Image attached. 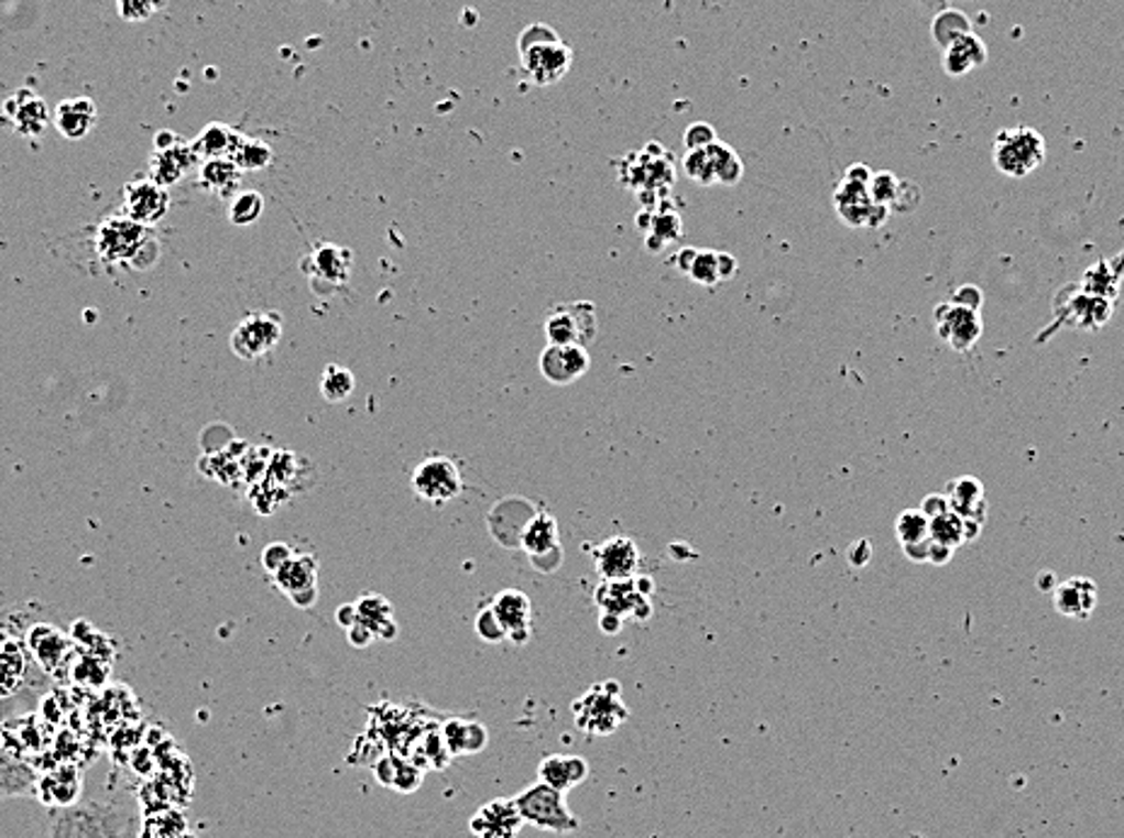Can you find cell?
Masks as SVG:
<instances>
[{"label":"cell","instance_id":"57","mask_svg":"<svg viewBox=\"0 0 1124 838\" xmlns=\"http://www.w3.org/2000/svg\"><path fill=\"white\" fill-rule=\"evenodd\" d=\"M335 3H345V0H335Z\"/></svg>","mask_w":1124,"mask_h":838},{"label":"cell","instance_id":"48","mask_svg":"<svg viewBox=\"0 0 1124 838\" xmlns=\"http://www.w3.org/2000/svg\"><path fill=\"white\" fill-rule=\"evenodd\" d=\"M948 509H950L948 494H928L926 500L921 502V512H924L928 519H934V516H938V514H942V512H948Z\"/></svg>","mask_w":1124,"mask_h":838},{"label":"cell","instance_id":"43","mask_svg":"<svg viewBox=\"0 0 1124 838\" xmlns=\"http://www.w3.org/2000/svg\"><path fill=\"white\" fill-rule=\"evenodd\" d=\"M292 557H294V551L288 543H282V541L270 543L268 548L262 551V567L268 569L270 575H276L288 561H292Z\"/></svg>","mask_w":1124,"mask_h":838},{"label":"cell","instance_id":"44","mask_svg":"<svg viewBox=\"0 0 1124 838\" xmlns=\"http://www.w3.org/2000/svg\"><path fill=\"white\" fill-rule=\"evenodd\" d=\"M117 3L127 20H146L165 0H117Z\"/></svg>","mask_w":1124,"mask_h":838},{"label":"cell","instance_id":"3","mask_svg":"<svg viewBox=\"0 0 1124 838\" xmlns=\"http://www.w3.org/2000/svg\"><path fill=\"white\" fill-rule=\"evenodd\" d=\"M514 803L519 812H522L524 821L536 829L553 834H572L582 827L570 805H567L565 793L555 791V787L541 781L524 787V791L514 797Z\"/></svg>","mask_w":1124,"mask_h":838},{"label":"cell","instance_id":"24","mask_svg":"<svg viewBox=\"0 0 1124 838\" xmlns=\"http://www.w3.org/2000/svg\"><path fill=\"white\" fill-rule=\"evenodd\" d=\"M519 545H522L534 563L538 561V557H548V555L560 557L563 548H560L558 521H555V516L548 512L534 514L528 519V524L524 526L522 536H519Z\"/></svg>","mask_w":1124,"mask_h":838},{"label":"cell","instance_id":"1","mask_svg":"<svg viewBox=\"0 0 1124 838\" xmlns=\"http://www.w3.org/2000/svg\"><path fill=\"white\" fill-rule=\"evenodd\" d=\"M137 809L127 795L86 797L52 809L40 838H137Z\"/></svg>","mask_w":1124,"mask_h":838},{"label":"cell","instance_id":"51","mask_svg":"<svg viewBox=\"0 0 1124 838\" xmlns=\"http://www.w3.org/2000/svg\"><path fill=\"white\" fill-rule=\"evenodd\" d=\"M599 628H601L603 633H607V635L621 633V628H623V618H621V616H615V613H609V611H601V616H599Z\"/></svg>","mask_w":1124,"mask_h":838},{"label":"cell","instance_id":"38","mask_svg":"<svg viewBox=\"0 0 1124 838\" xmlns=\"http://www.w3.org/2000/svg\"><path fill=\"white\" fill-rule=\"evenodd\" d=\"M264 211V199L260 192H240L231 202L228 218L233 226H252Z\"/></svg>","mask_w":1124,"mask_h":838},{"label":"cell","instance_id":"41","mask_svg":"<svg viewBox=\"0 0 1124 838\" xmlns=\"http://www.w3.org/2000/svg\"><path fill=\"white\" fill-rule=\"evenodd\" d=\"M10 112L15 115V124L22 133H40L46 121L44 102L37 97H30L28 105H20V109H10Z\"/></svg>","mask_w":1124,"mask_h":838},{"label":"cell","instance_id":"7","mask_svg":"<svg viewBox=\"0 0 1124 838\" xmlns=\"http://www.w3.org/2000/svg\"><path fill=\"white\" fill-rule=\"evenodd\" d=\"M599 333L597 308L589 301L560 303L546 318L548 345H579L587 347Z\"/></svg>","mask_w":1124,"mask_h":838},{"label":"cell","instance_id":"17","mask_svg":"<svg viewBox=\"0 0 1124 838\" xmlns=\"http://www.w3.org/2000/svg\"><path fill=\"white\" fill-rule=\"evenodd\" d=\"M524 817L519 812L514 797L512 799H492L482 805L473 819H470V831L478 838H516L524 827Z\"/></svg>","mask_w":1124,"mask_h":838},{"label":"cell","instance_id":"42","mask_svg":"<svg viewBox=\"0 0 1124 838\" xmlns=\"http://www.w3.org/2000/svg\"><path fill=\"white\" fill-rule=\"evenodd\" d=\"M476 630H478V635H480V640H485V642H490V645H498V642L506 640V630L502 628V623H500V618H498V616H494V611L490 609V606H488V609H482V611L478 613V621H476Z\"/></svg>","mask_w":1124,"mask_h":838},{"label":"cell","instance_id":"29","mask_svg":"<svg viewBox=\"0 0 1124 838\" xmlns=\"http://www.w3.org/2000/svg\"><path fill=\"white\" fill-rule=\"evenodd\" d=\"M313 276L323 279L325 284L342 286L352 274V252L340 246H323L310 254Z\"/></svg>","mask_w":1124,"mask_h":838},{"label":"cell","instance_id":"22","mask_svg":"<svg viewBox=\"0 0 1124 838\" xmlns=\"http://www.w3.org/2000/svg\"><path fill=\"white\" fill-rule=\"evenodd\" d=\"M597 603L601 611H609L615 616H633L635 621H647L652 616V603L647 594H640L635 581H607V585L599 587L597 591Z\"/></svg>","mask_w":1124,"mask_h":838},{"label":"cell","instance_id":"15","mask_svg":"<svg viewBox=\"0 0 1124 838\" xmlns=\"http://www.w3.org/2000/svg\"><path fill=\"white\" fill-rule=\"evenodd\" d=\"M167 209H171V194L155 179H134L124 187V214L137 224L151 228L163 221Z\"/></svg>","mask_w":1124,"mask_h":838},{"label":"cell","instance_id":"27","mask_svg":"<svg viewBox=\"0 0 1124 838\" xmlns=\"http://www.w3.org/2000/svg\"><path fill=\"white\" fill-rule=\"evenodd\" d=\"M439 734H441L444 749L449 751L451 757L478 754V751L488 747V730L480 722L454 718L441 727Z\"/></svg>","mask_w":1124,"mask_h":838},{"label":"cell","instance_id":"16","mask_svg":"<svg viewBox=\"0 0 1124 838\" xmlns=\"http://www.w3.org/2000/svg\"><path fill=\"white\" fill-rule=\"evenodd\" d=\"M589 351L579 345H548L541 351L538 367L553 385H570L589 371Z\"/></svg>","mask_w":1124,"mask_h":838},{"label":"cell","instance_id":"39","mask_svg":"<svg viewBox=\"0 0 1124 838\" xmlns=\"http://www.w3.org/2000/svg\"><path fill=\"white\" fill-rule=\"evenodd\" d=\"M231 161L240 170H262L264 165L272 161V151H270V145L262 143V141L240 139L238 149L231 155Z\"/></svg>","mask_w":1124,"mask_h":838},{"label":"cell","instance_id":"14","mask_svg":"<svg viewBox=\"0 0 1124 838\" xmlns=\"http://www.w3.org/2000/svg\"><path fill=\"white\" fill-rule=\"evenodd\" d=\"M274 585L280 587L298 609H310L318 601V561L304 553L288 561L280 573L272 575Z\"/></svg>","mask_w":1124,"mask_h":838},{"label":"cell","instance_id":"10","mask_svg":"<svg viewBox=\"0 0 1124 838\" xmlns=\"http://www.w3.org/2000/svg\"><path fill=\"white\" fill-rule=\"evenodd\" d=\"M609 688L611 690H607V686H594L591 694L575 703L577 725L585 732L611 734L628 718V710L621 703V686L611 682Z\"/></svg>","mask_w":1124,"mask_h":838},{"label":"cell","instance_id":"28","mask_svg":"<svg viewBox=\"0 0 1124 838\" xmlns=\"http://www.w3.org/2000/svg\"><path fill=\"white\" fill-rule=\"evenodd\" d=\"M357 623L367 625L381 640H395L397 625L393 621V606L379 594H364L357 603Z\"/></svg>","mask_w":1124,"mask_h":838},{"label":"cell","instance_id":"30","mask_svg":"<svg viewBox=\"0 0 1124 838\" xmlns=\"http://www.w3.org/2000/svg\"><path fill=\"white\" fill-rule=\"evenodd\" d=\"M984 58H986L984 42L972 32H967L946 46L942 66H946L950 76H964V73H970L974 66L984 64Z\"/></svg>","mask_w":1124,"mask_h":838},{"label":"cell","instance_id":"56","mask_svg":"<svg viewBox=\"0 0 1124 838\" xmlns=\"http://www.w3.org/2000/svg\"><path fill=\"white\" fill-rule=\"evenodd\" d=\"M1110 264H1112V270H1115V274H1117L1120 279H1124V250H1120V252L1115 254V258L1110 260Z\"/></svg>","mask_w":1124,"mask_h":838},{"label":"cell","instance_id":"21","mask_svg":"<svg viewBox=\"0 0 1124 838\" xmlns=\"http://www.w3.org/2000/svg\"><path fill=\"white\" fill-rule=\"evenodd\" d=\"M1051 599H1055V609L1061 616L1076 618V621H1088L1098 606V585L1091 577L1076 575L1059 581L1055 591H1051Z\"/></svg>","mask_w":1124,"mask_h":838},{"label":"cell","instance_id":"36","mask_svg":"<svg viewBox=\"0 0 1124 838\" xmlns=\"http://www.w3.org/2000/svg\"><path fill=\"white\" fill-rule=\"evenodd\" d=\"M928 521H930V541L948 545V548H952V551H958L964 543V519L960 514H954L952 509H948V512H942Z\"/></svg>","mask_w":1124,"mask_h":838},{"label":"cell","instance_id":"50","mask_svg":"<svg viewBox=\"0 0 1124 838\" xmlns=\"http://www.w3.org/2000/svg\"><path fill=\"white\" fill-rule=\"evenodd\" d=\"M952 555H954V551H952V548H948V545L930 541L928 563H934V565H948V563L952 561Z\"/></svg>","mask_w":1124,"mask_h":838},{"label":"cell","instance_id":"20","mask_svg":"<svg viewBox=\"0 0 1124 838\" xmlns=\"http://www.w3.org/2000/svg\"><path fill=\"white\" fill-rule=\"evenodd\" d=\"M594 567L603 581H628L637 575L640 551L628 536L607 541L594 553Z\"/></svg>","mask_w":1124,"mask_h":838},{"label":"cell","instance_id":"55","mask_svg":"<svg viewBox=\"0 0 1124 838\" xmlns=\"http://www.w3.org/2000/svg\"><path fill=\"white\" fill-rule=\"evenodd\" d=\"M918 3H921L924 8H928L930 12H936V15H938V12H942V10H946V6H948V0H918Z\"/></svg>","mask_w":1124,"mask_h":838},{"label":"cell","instance_id":"5","mask_svg":"<svg viewBox=\"0 0 1124 838\" xmlns=\"http://www.w3.org/2000/svg\"><path fill=\"white\" fill-rule=\"evenodd\" d=\"M1047 143L1033 127L1003 129L994 141V165L1006 177H1027L1043 165Z\"/></svg>","mask_w":1124,"mask_h":838},{"label":"cell","instance_id":"54","mask_svg":"<svg viewBox=\"0 0 1124 838\" xmlns=\"http://www.w3.org/2000/svg\"><path fill=\"white\" fill-rule=\"evenodd\" d=\"M337 623L345 625V630L352 628L357 623V606L354 603L340 606V611H337Z\"/></svg>","mask_w":1124,"mask_h":838},{"label":"cell","instance_id":"32","mask_svg":"<svg viewBox=\"0 0 1124 838\" xmlns=\"http://www.w3.org/2000/svg\"><path fill=\"white\" fill-rule=\"evenodd\" d=\"M240 139L243 137L233 129H228L223 124H211L201 133L197 143H192V149H195L197 157H207V161H211V157H231L233 151L238 149Z\"/></svg>","mask_w":1124,"mask_h":838},{"label":"cell","instance_id":"37","mask_svg":"<svg viewBox=\"0 0 1124 838\" xmlns=\"http://www.w3.org/2000/svg\"><path fill=\"white\" fill-rule=\"evenodd\" d=\"M240 167L231 161V157H211L207 165L201 167V182L216 192H228L233 185H238Z\"/></svg>","mask_w":1124,"mask_h":838},{"label":"cell","instance_id":"40","mask_svg":"<svg viewBox=\"0 0 1124 838\" xmlns=\"http://www.w3.org/2000/svg\"><path fill=\"white\" fill-rule=\"evenodd\" d=\"M688 276H691L694 282H698L700 286L718 284L720 282L718 252L716 250H698L691 270H688Z\"/></svg>","mask_w":1124,"mask_h":838},{"label":"cell","instance_id":"31","mask_svg":"<svg viewBox=\"0 0 1124 838\" xmlns=\"http://www.w3.org/2000/svg\"><path fill=\"white\" fill-rule=\"evenodd\" d=\"M95 117H98V112H95V105L88 100V97H76V100H66L56 107V127L58 131L64 133L66 139H83L86 133L90 131V127L95 124Z\"/></svg>","mask_w":1124,"mask_h":838},{"label":"cell","instance_id":"35","mask_svg":"<svg viewBox=\"0 0 1124 838\" xmlns=\"http://www.w3.org/2000/svg\"><path fill=\"white\" fill-rule=\"evenodd\" d=\"M354 373L340 367V363H330V367H325L323 371V379H320V393L323 398L328 400V403H342V400H347L349 395L354 393Z\"/></svg>","mask_w":1124,"mask_h":838},{"label":"cell","instance_id":"4","mask_svg":"<svg viewBox=\"0 0 1124 838\" xmlns=\"http://www.w3.org/2000/svg\"><path fill=\"white\" fill-rule=\"evenodd\" d=\"M95 248L98 254L110 264H131L141 266L143 252L153 248V240L146 226L137 224L134 218L127 214L110 216L98 226V236H95Z\"/></svg>","mask_w":1124,"mask_h":838},{"label":"cell","instance_id":"23","mask_svg":"<svg viewBox=\"0 0 1124 838\" xmlns=\"http://www.w3.org/2000/svg\"><path fill=\"white\" fill-rule=\"evenodd\" d=\"M870 194H873L877 204L897 214L914 211L918 197H921L916 185L899 179L897 175L887 173V170H880V173H873V177H870Z\"/></svg>","mask_w":1124,"mask_h":838},{"label":"cell","instance_id":"18","mask_svg":"<svg viewBox=\"0 0 1124 838\" xmlns=\"http://www.w3.org/2000/svg\"><path fill=\"white\" fill-rule=\"evenodd\" d=\"M490 609L506 630V640H512L514 645H526L531 640V621H534L531 599L526 594L519 589H504L492 599Z\"/></svg>","mask_w":1124,"mask_h":838},{"label":"cell","instance_id":"9","mask_svg":"<svg viewBox=\"0 0 1124 838\" xmlns=\"http://www.w3.org/2000/svg\"><path fill=\"white\" fill-rule=\"evenodd\" d=\"M684 173L698 185H736L742 179V161L730 145L716 141L703 151H688L684 161Z\"/></svg>","mask_w":1124,"mask_h":838},{"label":"cell","instance_id":"19","mask_svg":"<svg viewBox=\"0 0 1124 838\" xmlns=\"http://www.w3.org/2000/svg\"><path fill=\"white\" fill-rule=\"evenodd\" d=\"M197 153L189 143L173 137L171 143L155 141V151L151 155V179L163 187H171L185 177L189 167H195Z\"/></svg>","mask_w":1124,"mask_h":838},{"label":"cell","instance_id":"13","mask_svg":"<svg viewBox=\"0 0 1124 838\" xmlns=\"http://www.w3.org/2000/svg\"><path fill=\"white\" fill-rule=\"evenodd\" d=\"M938 337L954 351H970L984 333L982 313L970 311L954 301H942L934 311Z\"/></svg>","mask_w":1124,"mask_h":838},{"label":"cell","instance_id":"34","mask_svg":"<svg viewBox=\"0 0 1124 838\" xmlns=\"http://www.w3.org/2000/svg\"><path fill=\"white\" fill-rule=\"evenodd\" d=\"M1120 282L1122 279L1115 274V270H1112L1110 260H1100L1093 266H1088L1079 286L1093 296L1115 301L1120 294Z\"/></svg>","mask_w":1124,"mask_h":838},{"label":"cell","instance_id":"6","mask_svg":"<svg viewBox=\"0 0 1124 838\" xmlns=\"http://www.w3.org/2000/svg\"><path fill=\"white\" fill-rule=\"evenodd\" d=\"M284 335V320L280 313L264 311L245 315L231 335V349L238 359L258 361L276 349Z\"/></svg>","mask_w":1124,"mask_h":838},{"label":"cell","instance_id":"8","mask_svg":"<svg viewBox=\"0 0 1124 838\" xmlns=\"http://www.w3.org/2000/svg\"><path fill=\"white\" fill-rule=\"evenodd\" d=\"M833 209L849 228H880L890 218V209L877 204L870 194V182H855L843 177L833 189Z\"/></svg>","mask_w":1124,"mask_h":838},{"label":"cell","instance_id":"53","mask_svg":"<svg viewBox=\"0 0 1124 838\" xmlns=\"http://www.w3.org/2000/svg\"><path fill=\"white\" fill-rule=\"evenodd\" d=\"M696 252H698V250H694V248H681L679 252L674 254L672 264H674V266H679V270H684V272L688 274V270H691V264H694V260H696Z\"/></svg>","mask_w":1124,"mask_h":838},{"label":"cell","instance_id":"49","mask_svg":"<svg viewBox=\"0 0 1124 838\" xmlns=\"http://www.w3.org/2000/svg\"><path fill=\"white\" fill-rule=\"evenodd\" d=\"M347 640H349V642H352V645H354V647H367V645H371V642H373V640H377V635H373V633H371V630H369L367 625H361V623H354L352 628H349V630H347Z\"/></svg>","mask_w":1124,"mask_h":838},{"label":"cell","instance_id":"2","mask_svg":"<svg viewBox=\"0 0 1124 838\" xmlns=\"http://www.w3.org/2000/svg\"><path fill=\"white\" fill-rule=\"evenodd\" d=\"M519 58H522L526 76L541 88H548L570 73L575 54L572 46L563 42L558 32L548 24L536 22L519 34Z\"/></svg>","mask_w":1124,"mask_h":838},{"label":"cell","instance_id":"26","mask_svg":"<svg viewBox=\"0 0 1124 838\" xmlns=\"http://www.w3.org/2000/svg\"><path fill=\"white\" fill-rule=\"evenodd\" d=\"M948 502L954 514H960L964 521H982L986 514V492L984 485L979 482L974 476H960L948 485Z\"/></svg>","mask_w":1124,"mask_h":838},{"label":"cell","instance_id":"46","mask_svg":"<svg viewBox=\"0 0 1124 838\" xmlns=\"http://www.w3.org/2000/svg\"><path fill=\"white\" fill-rule=\"evenodd\" d=\"M950 301L960 303V306L970 308V311L982 313L984 294H982V289H979V286H974V284H964V286H960V289H954V294L950 296Z\"/></svg>","mask_w":1124,"mask_h":838},{"label":"cell","instance_id":"45","mask_svg":"<svg viewBox=\"0 0 1124 838\" xmlns=\"http://www.w3.org/2000/svg\"><path fill=\"white\" fill-rule=\"evenodd\" d=\"M684 141L688 145V151H703V149H708V145L716 143L718 139H716V131H712V127L700 121V124H691L686 129Z\"/></svg>","mask_w":1124,"mask_h":838},{"label":"cell","instance_id":"52","mask_svg":"<svg viewBox=\"0 0 1124 838\" xmlns=\"http://www.w3.org/2000/svg\"><path fill=\"white\" fill-rule=\"evenodd\" d=\"M740 270V264H736V258H732L730 252H718V272H720V279H730L734 276V272Z\"/></svg>","mask_w":1124,"mask_h":838},{"label":"cell","instance_id":"47","mask_svg":"<svg viewBox=\"0 0 1124 838\" xmlns=\"http://www.w3.org/2000/svg\"><path fill=\"white\" fill-rule=\"evenodd\" d=\"M870 557H873V545H870L867 538H858L855 543L849 545V551H845V561L853 567H865L870 563Z\"/></svg>","mask_w":1124,"mask_h":838},{"label":"cell","instance_id":"11","mask_svg":"<svg viewBox=\"0 0 1124 838\" xmlns=\"http://www.w3.org/2000/svg\"><path fill=\"white\" fill-rule=\"evenodd\" d=\"M1115 301L1088 294L1081 286H1067L1057 296L1055 315L1059 325L1079 327V330H1098L1107 325Z\"/></svg>","mask_w":1124,"mask_h":838},{"label":"cell","instance_id":"12","mask_svg":"<svg viewBox=\"0 0 1124 838\" xmlns=\"http://www.w3.org/2000/svg\"><path fill=\"white\" fill-rule=\"evenodd\" d=\"M413 490L419 500L432 504H446L463 490L461 470L446 456H434L422 460L413 472Z\"/></svg>","mask_w":1124,"mask_h":838},{"label":"cell","instance_id":"33","mask_svg":"<svg viewBox=\"0 0 1124 838\" xmlns=\"http://www.w3.org/2000/svg\"><path fill=\"white\" fill-rule=\"evenodd\" d=\"M894 533H897V541L902 551L914 548V545H921L930 541V521L921 512V507L916 509H904V512L894 521Z\"/></svg>","mask_w":1124,"mask_h":838},{"label":"cell","instance_id":"25","mask_svg":"<svg viewBox=\"0 0 1124 838\" xmlns=\"http://www.w3.org/2000/svg\"><path fill=\"white\" fill-rule=\"evenodd\" d=\"M589 775V763L582 757L570 754H553L538 763V781L546 783L555 791L567 793L572 787L582 785Z\"/></svg>","mask_w":1124,"mask_h":838}]
</instances>
